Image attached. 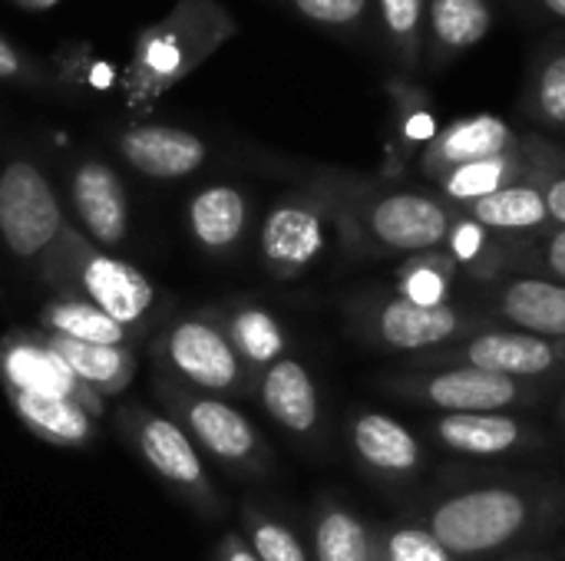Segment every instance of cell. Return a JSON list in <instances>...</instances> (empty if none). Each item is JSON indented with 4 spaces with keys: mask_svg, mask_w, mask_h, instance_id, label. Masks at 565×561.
I'll return each instance as SVG.
<instances>
[{
    "mask_svg": "<svg viewBox=\"0 0 565 561\" xmlns=\"http://www.w3.org/2000/svg\"><path fill=\"white\" fill-rule=\"evenodd\" d=\"M457 212L493 235H543L553 228L546 195L536 182H520V185L500 188V192L477 198Z\"/></svg>",
    "mask_w": 565,
    "mask_h": 561,
    "instance_id": "cell-25",
    "label": "cell"
},
{
    "mask_svg": "<svg viewBox=\"0 0 565 561\" xmlns=\"http://www.w3.org/2000/svg\"><path fill=\"white\" fill-rule=\"evenodd\" d=\"M543 7H546L550 13H556L559 20H565V0H543Z\"/></svg>",
    "mask_w": 565,
    "mask_h": 561,
    "instance_id": "cell-42",
    "label": "cell"
},
{
    "mask_svg": "<svg viewBox=\"0 0 565 561\" xmlns=\"http://www.w3.org/2000/svg\"><path fill=\"white\" fill-rule=\"evenodd\" d=\"M536 185L543 188L546 195V208H550V218H553V228H565V165L563 155H556L543 175L536 179Z\"/></svg>",
    "mask_w": 565,
    "mask_h": 561,
    "instance_id": "cell-37",
    "label": "cell"
},
{
    "mask_svg": "<svg viewBox=\"0 0 565 561\" xmlns=\"http://www.w3.org/2000/svg\"><path fill=\"white\" fill-rule=\"evenodd\" d=\"M427 360L434 367L463 364L516 380H540L565 367V341L536 337L526 331H480L457 347L430 350Z\"/></svg>",
    "mask_w": 565,
    "mask_h": 561,
    "instance_id": "cell-12",
    "label": "cell"
},
{
    "mask_svg": "<svg viewBox=\"0 0 565 561\" xmlns=\"http://www.w3.org/2000/svg\"><path fill=\"white\" fill-rule=\"evenodd\" d=\"M311 561H377V536L354 509L324 503L311 529Z\"/></svg>",
    "mask_w": 565,
    "mask_h": 561,
    "instance_id": "cell-29",
    "label": "cell"
},
{
    "mask_svg": "<svg viewBox=\"0 0 565 561\" xmlns=\"http://www.w3.org/2000/svg\"><path fill=\"white\" fill-rule=\"evenodd\" d=\"M40 281L53 294H70L96 304L113 321H119L136 341L159 324L166 294L152 284L132 261H122L103 248H96L73 225L50 251V258L36 268Z\"/></svg>",
    "mask_w": 565,
    "mask_h": 561,
    "instance_id": "cell-2",
    "label": "cell"
},
{
    "mask_svg": "<svg viewBox=\"0 0 565 561\" xmlns=\"http://www.w3.org/2000/svg\"><path fill=\"white\" fill-rule=\"evenodd\" d=\"M152 390L162 410L192 436L202 456L215 460L232 473H248V476H258L271 466L268 443L262 440L255 423L228 400L192 390L166 374H156Z\"/></svg>",
    "mask_w": 565,
    "mask_h": 561,
    "instance_id": "cell-6",
    "label": "cell"
},
{
    "mask_svg": "<svg viewBox=\"0 0 565 561\" xmlns=\"http://www.w3.org/2000/svg\"><path fill=\"white\" fill-rule=\"evenodd\" d=\"M242 536L248 539L252 552L262 561H311V552L295 536V529L262 513L258 506L242 509Z\"/></svg>",
    "mask_w": 565,
    "mask_h": 561,
    "instance_id": "cell-31",
    "label": "cell"
},
{
    "mask_svg": "<svg viewBox=\"0 0 565 561\" xmlns=\"http://www.w3.org/2000/svg\"><path fill=\"white\" fill-rule=\"evenodd\" d=\"M526 139L500 116L480 112V116H463L457 122H450L447 129H440L420 152V169L427 179H444L447 172L480 162V159H493L503 152L520 149Z\"/></svg>",
    "mask_w": 565,
    "mask_h": 561,
    "instance_id": "cell-15",
    "label": "cell"
},
{
    "mask_svg": "<svg viewBox=\"0 0 565 561\" xmlns=\"http://www.w3.org/2000/svg\"><path fill=\"white\" fill-rule=\"evenodd\" d=\"M364 337L397 354H430L454 344L467 327L470 314L454 304H417L407 298H384L361 314Z\"/></svg>",
    "mask_w": 565,
    "mask_h": 561,
    "instance_id": "cell-11",
    "label": "cell"
},
{
    "mask_svg": "<svg viewBox=\"0 0 565 561\" xmlns=\"http://www.w3.org/2000/svg\"><path fill=\"white\" fill-rule=\"evenodd\" d=\"M46 344L63 357V364L76 374L83 387H89L99 400H113L129 390L136 380V347H109V344H83L70 337L46 334Z\"/></svg>",
    "mask_w": 565,
    "mask_h": 561,
    "instance_id": "cell-24",
    "label": "cell"
},
{
    "mask_svg": "<svg viewBox=\"0 0 565 561\" xmlns=\"http://www.w3.org/2000/svg\"><path fill=\"white\" fill-rule=\"evenodd\" d=\"M430 433L460 456H507L533 440V427L510 413H444L430 423Z\"/></svg>",
    "mask_w": 565,
    "mask_h": 561,
    "instance_id": "cell-20",
    "label": "cell"
},
{
    "mask_svg": "<svg viewBox=\"0 0 565 561\" xmlns=\"http://www.w3.org/2000/svg\"><path fill=\"white\" fill-rule=\"evenodd\" d=\"M70 222L46 175L26 162L13 159L0 172V241L20 261L40 268L50 251L66 235Z\"/></svg>",
    "mask_w": 565,
    "mask_h": 561,
    "instance_id": "cell-9",
    "label": "cell"
},
{
    "mask_svg": "<svg viewBox=\"0 0 565 561\" xmlns=\"http://www.w3.org/2000/svg\"><path fill=\"white\" fill-rule=\"evenodd\" d=\"M344 175H321L318 182L281 195L258 235V255L271 278L291 281L311 271L328 241L338 238V198Z\"/></svg>",
    "mask_w": 565,
    "mask_h": 561,
    "instance_id": "cell-5",
    "label": "cell"
},
{
    "mask_svg": "<svg viewBox=\"0 0 565 561\" xmlns=\"http://www.w3.org/2000/svg\"><path fill=\"white\" fill-rule=\"evenodd\" d=\"M152 360L159 374L215 397L242 393L252 384V370L232 347L218 311H192L169 321L152 341Z\"/></svg>",
    "mask_w": 565,
    "mask_h": 561,
    "instance_id": "cell-8",
    "label": "cell"
},
{
    "mask_svg": "<svg viewBox=\"0 0 565 561\" xmlns=\"http://www.w3.org/2000/svg\"><path fill=\"white\" fill-rule=\"evenodd\" d=\"M533 106L543 122L565 129V53L553 56L543 66L536 89H533Z\"/></svg>",
    "mask_w": 565,
    "mask_h": 561,
    "instance_id": "cell-34",
    "label": "cell"
},
{
    "mask_svg": "<svg viewBox=\"0 0 565 561\" xmlns=\"http://www.w3.org/2000/svg\"><path fill=\"white\" fill-rule=\"evenodd\" d=\"M23 76H26L23 56L0 36V79H23Z\"/></svg>",
    "mask_w": 565,
    "mask_h": 561,
    "instance_id": "cell-40",
    "label": "cell"
},
{
    "mask_svg": "<svg viewBox=\"0 0 565 561\" xmlns=\"http://www.w3.org/2000/svg\"><path fill=\"white\" fill-rule=\"evenodd\" d=\"M377 10L397 60L407 69H417L427 33V0H377Z\"/></svg>",
    "mask_w": 565,
    "mask_h": 561,
    "instance_id": "cell-30",
    "label": "cell"
},
{
    "mask_svg": "<svg viewBox=\"0 0 565 561\" xmlns=\"http://www.w3.org/2000/svg\"><path fill=\"white\" fill-rule=\"evenodd\" d=\"M457 208L440 195L414 188H384L344 175L338 198V241L358 258L427 255L450 241Z\"/></svg>",
    "mask_w": 565,
    "mask_h": 561,
    "instance_id": "cell-1",
    "label": "cell"
},
{
    "mask_svg": "<svg viewBox=\"0 0 565 561\" xmlns=\"http://www.w3.org/2000/svg\"><path fill=\"white\" fill-rule=\"evenodd\" d=\"M17 7H26V10H46V7H53V3H60V0H13Z\"/></svg>",
    "mask_w": 565,
    "mask_h": 561,
    "instance_id": "cell-41",
    "label": "cell"
},
{
    "mask_svg": "<svg viewBox=\"0 0 565 561\" xmlns=\"http://www.w3.org/2000/svg\"><path fill=\"white\" fill-rule=\"evenodd\" d=\"M497 311L513 331L565 341V284L540 274L510 278L497 291Z\"/></svg>",
    "mask_w": 565,
    "mask_h": 561,
    "instance_id": "cell-22",
    "label": "cell"
},
{
    "mask_svg": "<svg viewBox=\"0 0 565 561\" xmlns=\"http://www.w3.org/2000/svg\"><path fill=\"white\" fill-rule=\"evenodd\" d=\"M248 198L235 185H205L189 202V231L205 255H232L248 228Z\"/></svg>",
    "mask_w": 565,
    "mask_h": 561,
    "instance_id": "cell-23",
    "label": "cell"
},
{
    "mask_svg": "<svg viewBox=\"0 0 565 561\" xmlns=\"http://www.w3.org/2000/svg\"><path fill=\"white\" fill-rule=\"evenodd\" d=\"M13 417L43 443L60 450H79L93 443L99 420L66 397L50 393H26V390H3Z\"/></svg>",
    "mask_w": 565,
    "mask_h": 561,
    "instance_id": "cell-21",
    "label": "cell"
},
{
    "mask_svg": "<svg viewBox=\"0 0 565 561\" xmlns=\"http://www.w3.org/2000/svg\"><path fill=\"white\" fill-rule=\"evenodd\" d=\"M36 321H40V331L70 337V341H83V344H109V347L136 344V337L119 321H113L96 304H89L83 298H70V294H53L40 308Z\"/></svg>",
    "mask_w": 565,
    "mask_h": 561,
    "instance_id": "cell-27",
    "label": "cell"
},
{
    "mask_svg": "<svg viewBox=\"0 0 565 561\" xmlns=\"http://www.w3.org/2000/svg\"><path fill=\"white\" fill-rule=\"evenodd\" d=\"M454 278H457L454 255H440V251L414 255L411 268L397 274V288H401L397 294L417 304H447V291Z\"/></svg>",
    "mask_w": 565,
    "mask_h": 561,
    "instance_id": "cell-32",
    "label": "cell"
},
{
    "mask_svg": "<svg viewBox=\"0 0 565 561\" xmlns=\"http://www.w3.org/2000/svg\"><path fill=\"white\" fill-rule=\"evenodd\" d=\"M0 390H26L66 397L89 410L96 420L106 413V400H99L89 387L76 380V374L63 364V357L46 344L43 331H10L0 341Z\"/></svg>",
    "mask_w": 565,
    "mask_h": 561,
    "instance_id": "cell-13",
    "label": "cell"
},
{
    "mask_svg": "<svg viewBox=\"0 0 565 561\" xmlns=\"http://www.w3.org/2000/svg\"><path fill=\"white\" fill-rule=\"evenodd\" d=\"M222 324L228 331V341L232 347L238 350V357L245 360V367L252 374H265L271 364H278L281 357H288V337H285V327L281 321L258 308V304H235L232 311L222 314Z\"/></svg>",
    "mask_w": 565,
    "mask_h": 561,
    "instance_id": "cell-28",
    "label": "cell"
},
{
    "mask_svg": "<svg viewBox=\"0 0 565 561\" xmlns=\"http://www.w3.org/2000/svg\"><path fill=\"white\" fill-rule=\"evenodd\" d=\"M119 152L122 159L142 172L146 179H185L192 172H199L209 159V145L179 126H132L119 136Z\"/></svg>",
    "mask_w": 565,
    "mask_h": 561,
    "instance_id": "cell-17",
    "label": "cell"
},
{
    "mask_svg": "<svg viewBox=\"0 0 565 561\" xmlns=\"http://www.w3.org/2000/svg\"><path fill=\"white\" fill-rule=\"evenodd\" d=\"M563 417H565V407H563Z\"/></svg>",
    "mask_w": 565,
    "mask_h": 561,
    "instance_id": "cell-43",
    "label": "cell"
},
{
    "mask_svg": "<svg viewBox=\"0 0 565 561\" xmlns=\"http://www.w3.org/2000/svg\"><path fill=\"white\" fill-rule=\"evenodd\" d=\"M70 202L76 212V222L83 235L96 248H116L129 235V195L119 182V175L99 162L86 159L70 175Z\"/></svg>",
    "mask_w": 565,
    "mask_h": 561,
    "instance_id": "cell-14",
    "label": "cell"
},
{
    "mask_svg": "<svg viewBox=\"0 0 565 561\" xmlns=\"http://www.w3.org/2000/svg\"><path fill=\"white\" fill-rule=\"evenodd\" d=\"M374 536L377 561H457L420 522H394L387 529H374Z\"/></svg>",
    "mask_w": 565,
    "mask_h": 561,
    "instance_id": "cell-33",
    "label": "cell"
},
{
    "mask_svg": "<svg viewBox=\"0 0 565 561\" xmlns=\"http://www.w3.org/2000/svg\"><path fill=\"white\" fill-rule=\"evenodd\" d=\"M556 155L559 152H553L550 145L523 142L513 152L460 165V169L447 172L444 179H437L440 198L450 202L454 208H463V205H470L477 198H487V195H493L500 188H510V185H520V182H536L543 175V169Z\"/></svg>",
    "mask_w": 565,
    "mask_h": 561,
    "instance_id": "cell-16",
    "label": "cell"
},
{
    "mask_svg": "<svg viewBox=\"0 0 565 561\" xmlns=\"http://www.w3.org/2000/svg\"><path fill=\"white\" fill-rule=\"evenodd\" d=\"M387 390H397L407 400L427 403L440 413H507L543 397V387H536V380H516L463 364L434 367L424 374H401L387 380Z\"/></svg>",
    "mask_w": 565,
    "mask_h": 561,
    "instance_id": "cell-10",
    "label": "cell"
},
{
    "mask_svg": "<svg viewBox=\"0 0 565 561\" xmlns=\"http://www.w3.org/2000/svg\"><path fill=\"white\" fill-rule=\"evenodd\" d=\"M536 519V499L513 486H477L440 499L430 516L427 529L454 559H473L497 552L520 536Z\"/></svg>",
    "mask_w": 565,
    "mask_h": 561,
    "instance_id": "cell-7",
    "label": "cell"
},
{
    "mask_svg": "<svg viewBox=\"0 0 565 561\" xmlns=\"http://www.w3.org/2000/svg\"><path fill=\"white\" fill-rule=\"evenodd\" d=\"M116 433L129 446V453L195 513L209 519L222 516L225 503L209 476L205 456L169 413H156L139 403H122L116 410Z\"/></svg>",
    "mask_w": 565,
    "mask_h": 561,
    "instance_id": "cell-4",
    "label": "cell"
},
{
    "mask_svg": "<svg viewBox=\"0 0 565 561\" xmlns=\"http://www.w3.org/2000/svg\"><path fill=\"white\" fill-rule=\"evenodd\" d=\"M407 96V112L401 116V129H404V136L411 139V142H420V145H427L440 129H437V119H434V112L424 106V99H420V93H404Z\"/></svg>",
    "mask_w": 565,
    "mask_h": 561,
    "instance_id": "cell-38",
    "label": "cell"
},
{
    "mask_svg": "<svg viewBox=\"0 0 565 561\" xmlns=\"http://www.w3.org/2000/svg\"><path fill=\"white\" fill-rule=\"evenodd\" d=\"M348 440L354 456L377 476L407 479L424 463L420 440L387 413H358L348 423Z\"/></svg>",
    "mask_w": 565,
    "mask_h": 561,
    "instance_id": "cell-18",
    "label": "cell"
},
{
    "mask_svg": "<svg viewBox=\"0 0 565 561\" xmlns=\"http://www.w3.org/2000/svg\"><path fill=\"white\" fill-rule=\"evenodd\" d=\"M291 7L321 26H354L364 17L367 0H291Z\"/></svg>",
    "mask_w": 565,
    "mask_h": 561,
    "instance_id": "cell-35",
    "label": "cell"
},
{
    "mask_svg": "<svg viewBox=\"0 0 565 561\" xmlns=\"http://www.w3.org/2000/svg\"><path fill=\"white\" fill-rule=\"evenodd\" d=\"M215 561H262V559L252 552V546H248V539H245L242 532H228V536L218 542Z\"/></svg>",
    "mask_w": 565,
    "mask_h": 561,
    "instance_id": "cell-39",
    "label": "cell"
},
{
    "mask_svg": "<svg viewBox=\"0 0 565 561\" xmlns=\"http://www.w3.org/2000/svg\"><path fill=\"white\" fill-rule=\"evenodd\" d=\"M235 20L215 0H179L166 20L139 36L136 56L126 69V99L142 109L205 63L228 36Z\"/></svg>",
    "mask_w": 565,
    "mask_h": 561,
    "instance_id": "cell-3",
    "label": "cell"
},
{
    "mask_svg": "<svg viewBox=\"0 0 565 561\" xmlns=\"http://www.w3.org/2000/svg\"><path fill=\"white\" fill-rule=\"evenodd\" d=\"M530 261L536 265L540 278H553L565 284V228L543 231V241L530 248Z\"/></svg>",
    "mask_w": 565,
    "mask_h": 561,
    "instance_id": "cell-36",
    "label": "cell"
},
{
    "mask_svg": "<svg viewBox=\"0 0 565 561\" xmlns=\"http://www.w3.org/2000/svg\"><path fill=\"white\" fill-rule=\"evenodd\" d=\"M493 26V7L487 0H430L427 3V43L437 60L473 50Z\"/></svg>",
    "mask_w": 565,
    "mask_h": 561,
    "instance_id": "cell-26",
    "label": "cell"
},
{
    "mask_svg": "<svg viewBox=\"0 0 565 561\" xmlns=\"http://www.w3.org/2000/svg\"><path fill=\"white\" fill-rule=\"evenodd\" d=\"M258 400L265 413L291 436H311L321 423V397L315 377L295 357H281L258 377Z\"/></svg>",
    "mask_w": 565,
    "mask_h": 561,
    "instance_id": "cell-19",
    "label": "cell"
}]
</instances>
